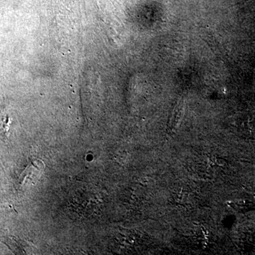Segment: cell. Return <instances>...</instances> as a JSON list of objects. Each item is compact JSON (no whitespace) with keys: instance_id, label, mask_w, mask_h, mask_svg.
<instances>
[{"instance_id":"cell-2","label":"cell","mask_w":255,"mask_h":255,"mask_svg":"<svg viewBox=\"0 0 255 255\" xmlns=\"http://www.w3.org/2000/svg\"><path fill=\"white\" fill-rule=\"evenodd\" d=\"M216 164H217L219 167H223L227 164V162L224 159L219 157V158H216Z\"/></svg>"},{"instance_id":"cell-1","label":"cell","mask_w":255,"mask_h":255,"mask_svg":"<svg viewBox=\"0 0 255 255\" xmlns=\"http://www.w3.org/2000/svg\"><path fill=\"white\" fill-rule=\"evenodd\" d=\"M43 164H42L41 161H35L31 162L27 168L25 169L24 172L19 177V183L21 182V185H23L26 181H33L35 178H38L39 174H41L43 171Z\"/></svg>"}]
</instances>
